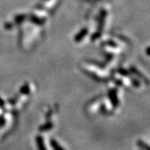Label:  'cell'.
Masks as SVG:
<instances>
[{
    "instance_id": "6da1fadb",
    "label": "cell",
    "mask_w": 150,
    "mask_h": 150,
    "mask_svg": "<svg viewBox=\"0 0 150 150\" xmlns=\"http://www.w3.org/2000/svg\"><path fill=\"white\" fill-rule=\"evenodd\" d=\"M36 142H37V146L38 150H46L45 146H44V144H43V139H42V137L37 136V138H36Z\"/></svg>"
},
{
    "instance_id": "7a4b0ae2",
    "label": "cell",
    "mask_w": 150,
    "mask_h": 150,
    "mask_svg": "<svg viewBox=\"0 0 150 150\" xmlns=\"http://www.w3.org/2000/svg\"><path fill=\"white\" fill-rule=\"evenodd\" d=\"M51 145H52V147L54 148V150H64L59 144H58V143H57L55 140H51Z\"/></svg>"
},
{
    "instance_id": "3957f363",
    "label": "cell",
    "mask_w": 150,
    "mask_h": 150,
    "mask_svg": "<svg viewBox=\"0 0 150 150\" xmlns=\"http://www.w3.org/2000/svg\"><path fill=\"white\" fill-rule=\"evenodd\" d=\"M138 145L139 146V147H141L144 150H150V146L149 145L146 144H144V142H142V141H139V143H138Z\"/></svg>"
},
{
    "instance_id": "277c9868",
    "label": "cell",
    "mask_w": 150,
    "mask_h": 150,
    "mask_svg": "<svg viewBox=\"0 0 150 150\" xmlns=\"http://www.w3.org/2000/svg\"><path fill=\"white\" fill-rule=\"evenodd\" d=\"M52 127H53V125H52L51 123H47V124H45L44 126L40 127L39 129H41L40 131H48V129H50Z\"/></svg>"
}]
</instances>
